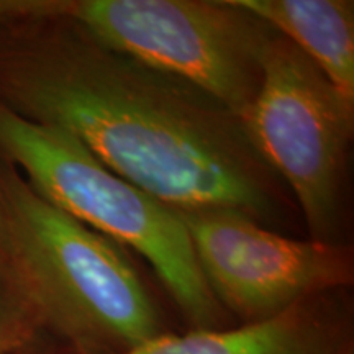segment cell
<instances>
[{
	"mask_svg": "<svg viewBox=\"0 0 354 354\" xmlns=\"http://www.w3.org/2000/svg\"><path fill=\"white\" fill-rule=\"evenodd\" d=\"M13 24L24 28L0 41V102L7 107L63 128L171 209L236 210L266 228L284 221L287 187L232 109L68 20Z\"/></svg>",
	"mask_w": 354,
	"mask_h": 354,
	"instance_id": "1",
	"label": "cell"
},
{
	"mask_svg": "<svg viewBox=\"0 0 354 354\" xmlns=\"http://www.w3.org/2000/svg\"><path fill=\"white\" fill-rule=\"evenodd\" d=\"M3 259L35 320L76 354H122L162 335L125 248L51 205L12 166L0 174Z\"/></svg>",
	"mask_w": 354,
	"mask_h": 354,
	"instance_id": "2",
	"label": "cell"
},
{
	"mask_svg": "<svg viewBox=\"0 0 354 354\" xmlns=\"http://www.w3.org/2000/svg\"><path fill=\"white\" fill-rule=\"evenodd\" d=\"M0 153L44 201L153 268L194 330L220 328L225 310L212 294L177 212L117 176L63 128L0 102Z\"/></svg>",
	"mask_w": 354,
	"mask_h": 354,
	"instance_id": "3",
	"label": "cell"
},
{
	"mask_svg": "<svg viewBox=\"0 0 354 354\" xmlns=\"http://www.w3.org/2000/svg\"><path fill=\"white\" fill-rule=\"evenodd\" d=\"M48 19L194 84L240 117L258 94L277 33L236 0H26V20Z\"/></svg>",
	"mask_w": 354,
	"mask_h": 354,
	"instance_id": "4",
	"label": "cell"
},
{
	"mask_svg": "<svg viewBox=\"0 0 354 354\" xmlns=\"http://www.w3.org/2000/svg\"><path fill=\"white\" fill-rule=\"evenodd\" d=\"M241 120L256 151L294 196L312 240L336 243L354 104L276 33L264 51L258 94Z\"/></svg>",
	"mask_w": 354,
	"mask_h": 354,
	"instance_id": "5",
	"label": "cell"
},
{
	"mask_svg": "<svg viewBox=\"0 0 354 354\" xmlns=\"http://www.w3.org/2000/svg\"><path fill=\"white\" fill-rule=\"evenodd\" d=\"M212 294L245 323L348 286L351 248L295 240L230 209L176 210Z\"/></svg>",
	"mask_w": 354,
	"mask_h": 354,
	"instance_id": "6",
	"label": "cell"
},
{
	"mask_svg": "<svg viewBox=\"0 0 354 354\" xmlns=\"http://www.w3.org/2000/svg\"><path fill=\"white\" fill-rule=\"evenodd\" d=\"M323 295L238 328L162 333L122 354H338V325Z\"/></svg>",
	"mask_w": 354,
	"mask_h": 354,
	"instance_id": "7",
	"label": "cell"
},
{
	"mask_svg": "<svg viewBox=\"0 0 354 354\" xmlns=\"http://www.w3.org/2000/svg\"><path fill=\"white\" fill-rule=\"evenodd\" d=\"M289 39L354 104V2L351 0H236Z\"/></svg>",
	"mask_w": 354,
	"mask_h": 354,
	"instance_id": "8",
	"label": "cell"
},
{
	"mask_svg": "<svg viewBox=\"0 0 354 354\" xmlns=\"http://www.w3.org/2000/svg\"><path fill=\"white\" fill-rule=\"evenodd\" d=\"M35 320L10 277L0 279V354L17 351L32 333Z\"/></svg>",
	"mask_w": 354,
	"mask_h": 354,
	"instance_id": "9",
	"label": "cell"
},
{
	"mask_svg": "<svg viewBox=\"0 0 354 354\" xmlns=\"http://www.w3.org/2000/svg\"><path fill=\"white\" fill-rule=\"evenodd\" d=\"M3 256V214H2V202H0V259Z\"/></svg>",
	"mask_w": 354,
	"mask_h": 354,
	"instance_id": "10",
	"label": "cell"
},
{
	"mask_svg": "<svg viewBox=\"0 0 354 354\" xmlns=\"http://www.w3.org/2000/svg\"><path fill=\"white\" fill-rule=\"evenodd\" d=\"M338 354H353L351 353V349H346V348H344V349H339V353Z\"/></svg>",
	"mask_w": 354,
	"mask_h": 354,
	"instance_id": "11",
	"label": "cell"
}]
</instances>
